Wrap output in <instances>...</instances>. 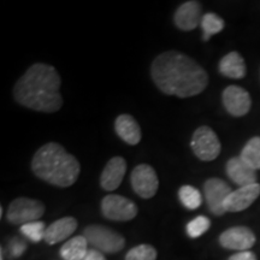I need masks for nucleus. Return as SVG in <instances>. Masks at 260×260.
<instances>
[{"label":"nucleus","instance_id":"16","mask_svg":"<svg viewBox=\"0 0 260 260\" xmlns=\"http://www.w3.org/2000/svg\"><path fill=\"white\" fill-rule=\"evenodd\" d=\"M77 228V220L74 217H63V218L56 220L47 226L45 233V241L48 245H56V243L68 239Z\"/></svg>","mask_w":260,"mask_h":260},{"label":"nucleus","instance_id":"6","mask_svg":"<svg viewBox=\"0 0 260 260\" xmlns=\"http://www.w3.org/2000/svg\"><path fill=\"white\" fill-rule=\"evenodd\" d=\"M190 146L194 154L204 161L213 160L220 153V142L210 126H200L195 130Z\"/></svg>","mask_w":260,"mask_h":260},{"label":"nucleus","instance_id":"3","mask_svg":"<svg viewBox=\"0 0 260 260\" xmlns=\"http://www.w3.org/2000/svg\"><path fill=\"white\" fill-rule=\"evenodd\" d=\"M32 172L53 186H73L80 175V162L74 155L56 142L44 145L38 149L31 160Z\"/></svg>","mask_w":260,"mask_h":260},{"label":"nucleus","instance_id":"23","mask_svg":"<svg viewBox=\"0 0 260 260\" xmlns=\"http://www.w3.org/2000/svg\"><path fill=\"white\" fill-rule=\"evenodd\" d=\"M46 225L41 220H37V222H31L21 226V233L23 234L25 237L32 242H39L42 239H45V233H46Z\"/></svg>","mask_w":260,"mask_h":260},{"label":"nucleus","instance_id":"18","mask_svg":"<svg viewBox=\"0 0 260 260\" xmlns=\"http://www.w3.org/2000/svg\"><path fill=\"white\" fill-rule=\"evenodd\" d=\"M219 71L229 79H242L246 75L245 60L237 52H230L220 60Z\"/></svg>","mask_w":260,"mask_h":260},{"label":"nucleus","instance_id":"9","mask_svg":"<svg viewBox=\"0 0 260 260\" xmlns=\"http://www.w3.org/2000/svg\"><path fill=\"white\" fill-rule=\"evenodd\" d=\"M132 186L135 193L144 199L154 197L158 190V177L154 169L147 164L138 165L132 174Z\"/></svg>","mask_w":260,"mask_h":260},{"label":"nucleus","instance_id":"27","mask_svg":"<svg viewBox=\"0 0 260 260\" xmlns=\"http://www.w3.org/2000/svg\"><path fill=\"white\" fill-rule=\"evenodd\" d=\"M229 260H256V256L254 253H252L249 251H245V252H240V253H236V254L232 255L229 258Z\"/></svg>","mask_w":260,"mask_h":260},{"label":"nucleus","instance_id":"11","mask_svg":"<svg viewBox=\"0 0 260 260\" xmlns=\"http://www.w3.org/2000/svg\"><path fill=\"white\" fill-rule=\"evenodd\" d=\"M223 104L230 115L241 117L248 113L252 100L248 92L241 87L229 86L223 92Z\"/></svg>","mask_w":260,"mask_h":260},{"label":"nucleus","instance_id":"15","mask_svg":"<svg viewBox=\"0 0 260 260\" xmlns=\"http://www.w3.org/2000/svg\"><path fill=\"white\" fill-rule=\"evenodd\" d=\"M201 5L199 2H187L177 9L175 24L182 30H193L200 22Z\"/></svg>","mask_w":260,"mask_h":260},{"label":"nucleus","instance_id":"24","mask_svg":"<svg viewBox=\"0 0 260 260\" xmlns=\"http://www.w3.org/2000/svg\"><path fill=\"white\" fill-rule=\"evenodd\" d=\"M157 251L149 245H140L132 248L126 253L125 260H155Z\"/></svg>","mask_w":260,"mask_h":260},{"label":"nucleus","instance_id":"21","mask_svg":"<svg viewBox=\"0 0 260 260\" xmlns=\"http://www.w3.org/2000/svg\"><path fill=\"white\" fill-rule=\"evenodd\" d=\"M201 28L204 31V40L207 41L214 34L223 30L224 21L216 14H206L201 18Z\"/></svg>","mask_w":260,"mask_h":260},{"label":"nucleus","instance_id":"8","mask_svg":"<svg viewBox=\"0 0 260 260\" xmlns=\"http://www.w3.org/2000/svg\"><path fill=\"white\" fill-rule=\"evenodd\" d=\"M232 191V188L219 178H210L205 182L204 193L211 212L216 216L225 213V201Z\"/></svg>","mask_w":260,"mask_h":260},{"label":"nucleus","instance_id":"4","mask_svg":"<svg viewBox=\"0 0 260 260\" xmlns=\"http://www.w3.org/2000/svg\"><path fill=\"white\" fill-rule=\"evenodd\" d=\"M83 236L88 245L94 249L104 253H117L125 245V240L121 234L104 225H89L84 229Z\"/></svg>","mask_w":260,"mask_h":260},{"label":"nucleus","instance_id":"25","mask_svg":"<svg viewBox=\"0 0 260 260\" xmlns=\"http://www.w3.org/2000/svg\"><path fill=\"white\" fill-rule=\"evenodd\" d=\"M211 222L207 217L198 216L187 224V234L191 239H197L210 229Z\"/></svg>","mask_w":260,"mask_h":260},{"label":"nucleus","instance_id":"28","mask_svg":"<svg viewBox=\"0 0 260 260\" xmlns=\"http://www.w3.org/2000/svg\"><path fill=\"white\" fill-rule=\"evenodd\" d=\"M83 260H106L105 256L103 255V253L100 251H98V249H88V252H87L86 256H84Z\"/></svg>","mask_w":260,"mask_h":260},{"label":"nucleus","instance_id":"10","mask_svg":"<svg viewBox=\"0 0 260 260\" xmlns=\"http://www.w3.org/2000/svg\"><path fill=\"white\" fill-rule=\"evenodd\" d=\"M219 243L224 248L245 252L255 243V235L246 226H234L220 235Z\"/></svg>","mask_w":260,"mask_h":260},{"label":"nucleus","instance_id":"14","mask_svg":"<svg viewBox=\"0 0 260 260\" xmlns=\"http://www.w3.org/2000/svg\"><path fill=\"white\" fill-rule=\"evenodd\" d=\"M226 174L237 186L246 187L256 183V170L249 167L241 158H232L226 164Z\"/></svg>","mask_w":260,"mask_h":260},{"label":"nucleus","instance_id":"20","mask_svg":"<svg viewBox=\"0 0 260 260\" xmlns=\"http://www.w3.org/2000/svg\"><path fill=\"white\" fill-rule=\"evenodd\" d=\"M240 158L243 161L247 162L249 167L259 170L260 169V138H253L247 142L245 147H243Z\"/></svg>","mask_w":260,"mask_h":260},{"label":"nucleus","instance_id":"29","mask_svg":"<svg viewBox=\"0 0 260 260\" xmlns=\"http://www.w3.org/2000/svg\"><path fill=\"white\" fill-rule=\"evenodd\" d=\"M0 260H4V249L2 248V255H0Z\"/></svg>","mask_w":260,"mask_h":260},{"label":"nucleus","instance_id":"12","mask_svg":"<svg viewBox=\"0 0 260 260\" xmlns=\"http://www.w3.org/2000/svg\"><path fill=\"white\" fill-rule=\"evenodd\" d=\"M260 195V184L254 183L251 186L240 187L233 190L225 201L226 212H240L248 209Z\"/></svg>","mask_w":260,"mask_h":260},{"label":"nucleus","instance_id":"26","mask_svg":"<svg viewBox=\"0 0 260 260\" xmlns=\"http://www.w3.org/2000/svg\"><path fill=\"white\" fill-rule=\"evenodd\" d=\"M25 248H27L25 243L19 239H14L10 241V252H11V255L15 256V258H18V256L23 254Z\"/></svg>","mask_w":260,"mask_h":260},{"label":"nucleus","instance_id":"1","mask_svg":"<svg viewBox=\"0 0 260 260\" xmlns=\"http://www.w3.org/2000/svg\"><path fill=\"white\" fill-rule=\"evenodd\" d=\"M152 79L162 93L189 98L204 92L209 76L199 64L178 51L159 54L152 63Z\"/></svg>","mask_w":260,"mask_h":260},{"label":"nucleus","instance_id":"19","mask_svg":"<svg viewBox=\"0 0 260 260\" xmlns=\"http://www.w3.org/2000/svg\"><path fill=\"white\" fill-rule=\"evenodd\" d=\"M87 252L88 241L82 235L73 237L60 248V255L64 260H83Z\"/></svg>","mask_w":260,"mask_h":260},{"label":"nucleus","instance_id":"17","mask_svg":"<svg viewBox=\"0 0 260 260\" xmlns=\"http://www.w3.org/2000/svg\"><path fill=\"white\" fill-rule=\"evenodd\" d=\"M117 135L129 145H138L141 140V129L135 118L130 115H121L115 122Z\"/></svg>","mask_w":260,"mask_h":260},{"label":"nucleus","instance_id":"22","mask_svg":"<svg viewBox=\"0 0 260 260\" xmlns=\"http://www.w3.org/2000/svg\"><path fill=\"white\" fill-rule=\"evenodd\" d=\"M178 197H180L182 205L188 210L198 209L203 203L200 191L191 186L181 187L180 191H178Z\"/></svg>","mask_w":260,"mask_h":260},{"label":"nucleus","instance_id":"13","mask_svg":"<svg viewBox=\"0 0 260 260\" xmlns=\"http://www.w3.org/2000/svg\"><path fill=\"white\" fill-rule=\"evenodd\" d=\"M126 171V162L124 158L115 157L107 161L106 167L104 168V171L100 177V184L103 189L107 191L116 190L121 186L123 177H124Z\"/></svg>","mask_w":260,"mask_h":260},{"label":"nucleus","instance_id":"5","mask_svg":"<svg viewBox=\"0 0 260 260\" xmlns=\"http://www.w3.org/2000/svg\"><path fill=\"white\" fill-rule=\"evenodd\" d=\"M45 213L44 204L39 200L28 199V198H17L10 204L8 210V220L16 225L37 222Z\"/></svg>","mask_w":260,"mask_h":260},{"label":"nucleus","instance_id":"7","mask_svg":"<svg viewBox=\"0 0 260 260\" xmlns=\"http://www.w3.org/2000/svg\"><path fill=\"white\" fill-rule=\"evenodd\" d=\"M103 214L107 219L126 222L134 219L138 214V207L132 200L122 195H106L102 201Z\"/></svg>","mask_w":260,"mask_h":260},{"label":"nucleus","instance_id":"2","mask_svg":"<svg viewBox=\"0 0 260 260\" xmlns=\"http://www.w3.org/2000/svg\"><path fill=\"white\" fill-rule=\"evenodd\" d=\"M60 76L51 65L37 63L16 83L14 96L22 106L40 112H56L63 105Z\"/></svg>","mask_w":260,"mask_h":260}]
</instances>
